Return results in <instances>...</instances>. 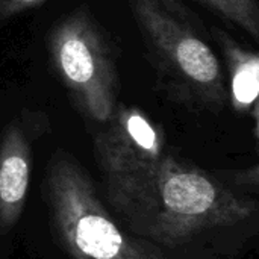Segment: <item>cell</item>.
<instances>
[{
	"mask_svg": "<svg viewBox=\"0 0 259 259\" xmlns=\"http://www.w3.org/2000/svg\"><path fill=\"white\" fill-rule=\"evenodd\" d=\"M103 178L106 200L123 228L155 246L178 247L256 214L250 197L168 153L140 170Z\"/></svg>",
	"mask_w": 259,
	"mask_h": 259,
	"instance_id": "cell-1",
	"label": "cell"
},
{
	"mask_svg": "<svg viewBox=\"0 0 259 259\" xmlns=\"http://www.w3.org/2000/svg\"><path fill=\"white\" fill-rule=\"evenodd\" d=\"M129 5L161 91L194 111H222L229 103L226 76L194 27L155 0H129Z\"/></svg>",
	"mask_w": 259,
	"mask_h": 259,
	"instance_id": "cell-2",
	"label": "cell"
},
{
	"mask_svg": "<svg viewBox=\"0 0 259 259\" xmlns=\"http://www.w3.org/2000/svg\"><path fill=\"white\" fill-rule=\"evenodd\" d=\"M46 187L56 238L73 259H167L158 246L117 223L70 155L58 152L50 159Z\"/></svg>",
	"mask_w": 259,
	"mask_h": 259,
	"instance_id": "cell-3",
	"label": "cell"
},
{
	"mask_svg": "<svg viewBox=\"0 0 259 259\" xmlns=\"http://www.w3.org/2000/svg\"><path fill=\"white\" fill-rule=\"evenodd\" d=\"M47 47L52 67L76 108L105 124L120 93L117 56L106 32L88 11L76 9L52 27Z\"/></svg>",
	"mask_w": 259,
	"mask_h": 259,
	"instance_id": "cell-4",
	"label": "cell"
},
{
	"mask_svg": "<svg viewBox=\"0 0 259 259\" xmlns=\"http://www.w3.org/2000/svg\"><path fill=\"white\" fill-rule=\"evenodd\" d=\"M103 126L94 138V155L103 176L140 170L167 153L164 129L137 106L117 105Z\"/></svg>",
	"mask_w": 259,
	"mask_h": 259,
	"instance_id": "cell-5",
	"label": "cell"
},
{
	"mask_svg": "<svg viewBox=\"0 0 259 259\" xmlns=\"http://www.w3.org/2000/svg\"><path fill=\"white\" fill-rule=\"evenodd\" d=\"M30 127L15 118L0 137V229L9 231L20 220L32 173Z\"/></svg>",
	"mask_w": 259,
	"mask_h": 259,
	"instance_id": "cell-6",
	"label": "cell"
},
{
	"mask_svg": "<svg viewBox=\"0 0 259 259\" xmlns=\"http://www.w3.org/2000/svg\"><path fill=\"white\" fill-rule=\"evenodd\" d=\"M214 39L222 49L228 68V99L232 109L238 114L250 115L258 108L259 56L234 39L228 32L214 27Z\"/></svg>",
	"mask_w": 259,
	"mask_h": 259,
	"instance_id": "cell-7",
	"label": "cell"
},
{
	"mask_svg": "<svg viewBox=\"0 0 259 259\" xmlns=\"http://www.w3.org/2000/svg\"><path fill=\"white\" fill-rule=\"evenodd\" d=\"M222 20L246 30L255 39L259 36L258 0H199Z\"/></svg>",
	"mask_w": 259,
	"mask_h": 259,
	"instance_id": "cell-8",
	"label": "cell"
},
{
	"mask_svg": "<svg viewBox=\"0 0 259 259\" xmlns=\"http://www.w3.org/2000/svg\"><path fill=\"white\" fill-rule=\"evenodd\" d=\"M46 0H0V21L8 20L23 11L35 8Z\"/></svg>",
	"mask_w": 259,
	"mask_h": 259,
	"instance_id": "cell-9",
	"label": "cell"
},
{
	"mask_svg": "<svg viewBox=\"0 0 259 259\" xmlns=\"http://www.w3.org/2000/svg\"><path fill=\"white\" fill-rule=\"evenodd\" d=\"M155 2L159 3V5H161L168 14H171L175 18H178V20H181V21H184V23L193 26V23H191L193 15H191L190 9L185 6L184 0H155ZM193 27H194V26H193Z\"/></svg>",
	"mask_w": 259,
	"mask_h": 259,
	"instance_id": "cell-10",
	"label": "cell"
},
{
	"mask_svg": "<svg viewBox=\"0 0 259 259\" xmlns=\"http://www.w3.org/2000/svg\"><path fill=\"white\" fill-rule=\"evenodd\" d=\"M232 182L238 187H244V188H252V190H258L259 184V168L258 165H252L247 170H240L231 175Z\"/></svg>",
	"mask_w": 259,
	"mask_h": 259,
	"instance_id": "cell-11",
	"label": "cell"
}]
</instances>
